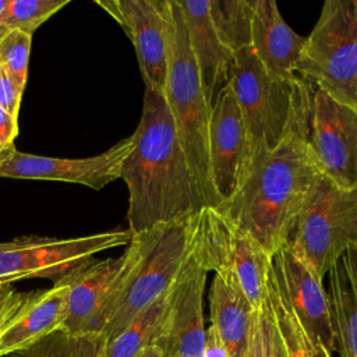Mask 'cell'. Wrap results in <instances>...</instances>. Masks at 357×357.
I'll return each mask as SVG.
<instances>
[{"label": "cell", "instance_id": "cell-22", "mask_svg": "<svg viewBox=\"0 0 357 357\" xmlns=\"http://www.w3.org/2000/svg\"><path fill=\"white\" fill-rule=\"evenodd\" d=\"M173 286L141 311L123 331L105 342L103 357H137L153 344L158 331L169 308Z\"/></svg>", "mask_w": 357, "mask_h": 357}, {"label": "cell", "instance_id": "cell-1", "mask_svg": "<svg viewBox=\"0 0 357 357\" xmlns=\"http://www.w3.org/2000/svg\"><path fill=\"white\" fill-rule=\"evenodd\" d=\"M131 137L132 148L121 165L120 178L128 190L127 220L132 234L206 206L163 93L145 88L141 119Z\"/></svg>", "mask_w": 357, "mask_h": 357}, {"label": "cell", "instance_id": "cell-16", "mask_svg": "<svg viewBox=\"0 0 357 357\" xmlns=\"http://www.w3.org/2000/svg\"><path fill=\"white\" fill-rule=\"evenodd\" d=\"M272 266L311 349L321 343L335 351V331L322 279L286 245L272 255Z\"/></svg>", "mask_w": 357, "mask_h": 357}, {"label": "cell", "instance_id": "cell-3", "mask_svg": "<svg viewBox=\"0 0 357 357\" xmlns=\"http://www.w3.org/2000/svg\"><path fill=\"white\" fill-rule=\"evenodd\" d=\"M195 229L197 213L132 234L121 284L102 331L106 340L173 286L192 252Z\"/></svg>", "mask_w": 357, "mask_h": 357}, {"label": "cell", "instance_id": "cell-24", "mask_svg": "<svg viewBox=\"0 0 357 357\" xmlns=\"http://www.w3.org/2000/svg\"><path fill=\"white\" fill-rule=\"evenodd\" d=\"M105 342L102 333H74L57 329L10 357H103Z\"/></svg>", "mask_w": 357, "mask_h": 357}, {"label": "cell", "instance_id": "cell-36", "mask_svg": "<svg viewBox=\"0 0 357 357\" xmlns=\"http://www.w3.org/2000/svg\"><path fill=\"white\" fill-rule=\"evenodd\" d=\"M6 6H7V0H0V17L3 15V13L6 10Z\"/></svg>", "mask_w": 357, "mask_h": 357}, {"label": "cell", "instance_id": "cell-28", "mask_svg": "<svg viewBox=\"0 0 357 357\" xmlns=\"http://www.w3.org/2000/svg\"><path fill=\"white\" fill-rule=\"evenodd\" d=\"M259 322H261V335H262V349L264 357H287L284 343L276 321L273 318L271 305L265 297L262 307L258 310Z\"/></svg>", "mask_w": 357, "mask_h": 357}, {"label": "cell", "instance_id": "cell-15", "mask_svg": "<svg viewBox=\"0 0 357 357\" xmlns=\"http://www.w3.org/2000/svg\"><path fill=\"white\" fill-rule=\"evenodd\" d=\"M131 39L145 88L165 95L167 35L165 0H96Z\"/></svg>", "mask_w": 357, "mask_h": 357}, {"label": "cell", "instance_id": "cell-9", "mask_svg": "<svg viewBox=\"0 0 357 357\" xmlns=\"http://www.w3.org/2000/svg\"><path fill=\"white\" fill-rule=\"evenodd\" d=\"M304 84V135L322 174L342 188H357V110Z\"/></svg>", "mask_w": 357, "mask_h": 357}, {"label": "cell", "instance_id": "cell-25", "mask_svg": "<svg viewBox=\"0 0 357 357\" xmlns=\"http://www.w3.org/2000/svg\"><path fill=\"white\" fill-rule=\"evenodd\" d=\"M266 300L282 335L287 357H312L311 344L283 294L273 266L268 275Z\"/></svg>", "mask_w": 357, "mask_h": 357}, {"label": "cell", "instance_id": "cell-29", "mask_svg": "<svg viewBox=\"0 0 357 357\" xmlns=\"http://www.w3.org/2000/svg\"><path fill=\"white\" fill-rule=\"evenodd\" d=\"M24 89H21L11 75L0 66V106L13 117L18 119Z\"/></svg>", "mask_w": 357, "mask_h": 357}, {"label": "cell", "instance_id": "cell-19", "mask_svg": "<svg viewBox=\"0 0 357 357\" xmlns=\"http://www.w3.org/2000/svg\"><path fill=\"white\" fill-rule=\"evenodd\" d=\"M251 49L273 77L296 82L305 36L296 33L282 18L275 0H251Z\"/></svg>", "mask_w": 357, "mask_h": 357}, {"label": "cell", "instance_id": "cell-31", "mask_svg": "<svg viewBox=\"0 0 357 357\" xmlns=\"http://www.w3.org/2000/svg\"><path fill=\"white\" fill-rule=\"evenodd\" d=\"M247 357H264L261 322H259V312H258V310L254 311V321H252V328H251V336H250V344H248V354H247Z\"/></svg>", "mask_w": 357, "mask_h": 357}, {"label": "cell", "instance_id": "cell-23", "mask_svg": "<svg viewBox=\"0 0 357 357\" xmlns=\"http://www.w3.org/2000/svg\"><path fill=\"white\" fill-rule=\"evenodd\" d=\"M209 15L219 40L231 54L251 46V0H209Z\"/></svg>", "mask_w": 357, "mask_h": 357}, {"label": "cell", "instance_id": "cell-35", "mask_svg": "<svg viewBox=\"0 0 357 357\" xmlns=\"http://www.w3.org/2000/svg\"><path fill=\"white\" fill-rule=\"evenodd\" d=\"M14 151H15V146H10V148H3V149H0V166L13 155Z\"/></svg>", "mask_w": 357, "mask_h": 357}, {"label": "cell", "instance_id": "cell-27", "mask_svg": "<svg viewBox=\"0 0 357 357\" xmlns=\"http://www.w3.org/2000/svg\"><path fill=\"white\" fill-rule=\"evenodd\" d=\"M32 33L13 29L0 33V66L11 75L15 84L25 89L31 54Z\"/></svg>", "mask_w": 357, "mask_h": 357}, {"label": "cell", "instance_id": "cell-11", "mask_svg": "<svg viewBox=\"0 0 357 357\" xmlns=\"http://www.w3.org/2000/svg\"><path fill=\"white\" fill-rule=\"evenodd\" d=\"M206 275L192 248L173 283L169 308L153 342L162 357H204Z\"/></svg>", "mask_w": 357, "mask_h": 357}, {"label": "cell", "instance_id": "cell-18", "mask_svg": "<svg viewBox=\"0 0 357 357\" xmlns=\"http://www.w3.org/2000/svg\"><path fill=\"white\" fill-rule=\"evenodd\" d=\"M205 271L215 272L209 290L211 325L216 329L229 357H247L255 310L230 265L212 262Z\"/></svg>", "mask_w": 357, "mask_h": 357}, {"label": "cell", "instance_id": "cell-8", "mask_svg": "<svg viewBox=\"0 0 357 357\" xmlns=\"http://www.w3.org/2000/svg\"><path fill=\"white\" fill-rule=\"evenodd\" d=\"M131 238L130 229H114L73 238L25 236L0 243V286L33 278L56 283L96 254L127 247Z\"/></svg>", "mask_w": 357, "mask_h": 357}, {"label": "cell", "instance_id": "cell-6", "mask_svg": "<svg viewBox=\"0 0 357 357\" xmlns=\"http://www.w3.org/2000/svg\"><path fill=\"white\" fill-rule=\"evenodd\" d=\"M298 78L357 110V11L353 0H326L296 66Z\"/></svg>", "mask_w": 357, "mask_h": 357}, {"label": "cell", "instance_id": "cell-21", "mask_svg": "<svg viewBox=\"0 0 357 357\" xmlns=\"http://www.w3.org/2000/svg\"><path fill=\"white\" fill-rule=\"evenodd\" d=\"M326 275L336 350L340 357H357V248L346 251Z\"/></svg>", "mask_w": 357, "mask_h": 357}, {"label": "cell", "instance_id": "cell-14", "mask_svg": "<svg viewBox=\"0 0 357 357\" xmlns=\"http://www.w3.org/2000/svg\"><path fill=\"white\" fill-rule=\"evenodd\" d=\"M127 266V252L117 258L88 259L66 278L67 311L60 329L102 333Z\"/></svg>", "mask_w": 357, "mask_h": 357}, {"label": "cell", "instance_id": "cell-17", "mask_svg": "<svg viewBox=\"0 0 357 357\" xmlns=\"http://www.w3.org/2000/svg\"><path fill=\"white\" fill-rule=\"evenodd\" d=\"M66 278L49 289L22 293L0 324V357L26 350L61 328L67 311Z\"/></svg>", "mask_w": 357, "mask_h": 357}, {"label": "cell", "instance_id": "cell-33", "mask_svg": "<svg viewBox=\"0 0 357 357\" xmlns=\"http://www.w3.org/2000/svg\"><path fill=\"white\" fill-rule=\"evenodd\" d=\"M137 357H162V353L155 344H151L146 349H144Z\"/></svg>", "mask_w": 357, "mask_h": 357}, {"label": "cell", "instance_id": "cell-13", "mask_svg": "<svg viewBox=\"0 0 357 357\" xmlns=\"http://www.w3.org/2000/svg\"><path fill=\"white\" fill-rule=\"evenodd\" d=\"M131 148L130 135L99 155L77 159L42 156L15 149L0 166V178L64 181L99 191L120 178L121 165Z\"/></svg>", "mask_w": 357, "mask_h": 357}, {"label": "cell", "instance_id": "cell-34", "mask_svg": "<svg viewBox=\"0 0 357 357\" xmlns=\"http://www.w3.org/2000/svg\"><path fill=\"white\" fill-rule=\"evenodd\" d=\"M312 357H332V353L321 343L312 347Z\"/></svg>", "mask_w": 357, "mask_h": 357}, {"label": "cell", "instance_id": "cell-26", "mask_svg": "<svg viewBox=\"0 0 357 357\" xmlns=\"http://www.w3.org/2000/svg\"><path fill=\"white\" fill-rule=\"evenodd\" d=\"M70 0H7L0 17V33L20 29L32 33Z\"/></svg>", "mask_w": 357, "mask_h": 357}, {"label": "cell", "instance_id": "cell-5", "mask_svg": "<svg viewBox=\"0 0 357 357\" xmlns=\"http://www.w3.org/2000/svg\"><path fill=\"white\" fill-rule=\"evenodd\" d=\"M284 245L324 280L346 251L357 248V188H342L321 174Z\"/></svg>", "mask_w": 357, "mask_h": 357}, {"label": "cell", "instance_id": "cell-2", "mask_svg": "<svg viewBox=\"0 0 357 357\" xmlns=\"http://www.w3.org/2000/svg\"><path fill=\"white\" fill-rule=\"evenodd\" d=\"M305 84L300 78L284 138L252 166L240 190L216 209L271 255L289 240L298 212L322 174L304 135Z\"/></svg>", "mask_w": 357, "mask_h": 357}, {"label": "cell", "instance_id": "cell-20", "mask_svg": "<svg viewBox=\"0 0 357 357\" xmlns=\"http://www.w3.org/2000/svg\"><path fill=\"white\" fill-rule=\"evenodd\" d=\"M190 49L198 67L208 105L229 84L233 54L219 40L209 15V0H177Z\"/></svg>", "mask_w": 357, "mask_h": 357}, {"label": "cell", "instance_id": "cell-37", "mask_svg": "<svg viewBox=\"0 0 357 357\" xmlns=\"http://www.w3.org/2000/svg\"><path fill=\"white\" fill-rule=\"evenodd\" d=\"M353 4H354V8H356V11H357V0H353Z\"/></svg>", "mask_w": 357, "mask_h": 357}, {"label": "cell", "instance_id": "cell-4", "mask_svg": "<svg viewBox=\"0 0 357 357\" xmlns=\"http://www.w3.org/2000/svg\"><path fill=\"white\" fill-rule=\"evenodd\" d=\"M167 35V81L165 96L190 169L206 206L218 208L209 165L211 106L206 102L197 63L177 0H165Z\"/></svg>", "mask_w": 357, "mask_h": 357}, {"label": "cell", "instance_id": "cell-10", "mask_svg": "<svg viewBox=\"0 0 357 357\" xmlns=\"http://www.w3.org/2000/svg\"><path fill=\"white\" fill-rule=\"evenodd\" d=\"M194 252L204 269L212 262L230 265L252 308L262 307L272 255L250 233L216 208L205 206L197 213Z\"/></svg>", "mask_w": 357, "mask_h": 357}, {"label": "cell", "instance_id": "cell-12", "mask_svg": "<svg viewBox=\"0 0 357 357\" xmlns=\"http://www.w3.org/2000/svg\"><path fill=\"white\" fill-rule=\"evenodd\" d=\"M209 165L220 204L230 199L250 174L247 131L230 84L220 89L211 109Z\"/></svg>", "mask_w": 357, "mask_h": 357}, {"label": "cell", "instance_id": "cell-7", "mask_svg": "<svg viewBox=\"0 0 357 357\" xmlns=\"http://www.w3.org/2000/svg\"><path fill=\"white\" fill-rule=\"evenodd\" d=\"M298 82L300 78L289 82L271 75L251 46L233 53L229 84L247 131L251 169L284 138L293 116Z\"/></svg>", "mask_w": 357, "mask_h": 357}, {"label": "cell", "instance_id": "cell-32", "mask_svg": "<svg viewBox=\"0 0 357 357\" xmlns=\"http://www.w3.org/2000/svg\"><path fill=\"white\" fill-rule=\"evenodd\" d=\"M21 291H17L11 284L0 286V324L17 304L21 297Z\"/></svg>", "mask_w": 357, "mask_h": 357}, {"label": "cell", "instance_id": "cell-30", "mask_svg": "<svg viewBox=\"0 0 357 357\" xmlns=\"http://www.w3.org/2000/svg\"><path fill=\"white\" fill-rule=\"evenodd\" d=\"M18 134V119L13 117L0 106V149L14 146Z\"/></svg>", "mask_w": 357, "mask_h": 357}]
</instances>
